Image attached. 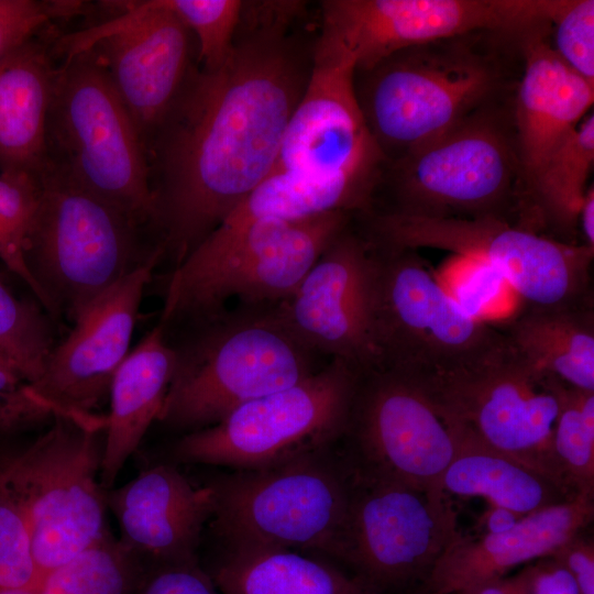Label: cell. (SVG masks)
Masks as SVG:
<instances>
[{"label":"cell","instance_id":"cell-44","mask_svg":"<svg viewBox=\"0 0 594 594\" xmlns=\"http://www.w3.org/2000/svg\"><path fill=\"white\" fill-rule=\"evenodd\" d=\"M578 228L582 239L583 244L594 249V189L591 185L584 196L583 202L581 205L579 215H578Z\"/></svg>","mask_w":594,"mask_h":594},{"label":"cell","instance_id":"cell-15","mask_svg":"<svg viewBox=\"0 0 594 594\" xmlns=\"http://www.w3.org/2000/svg\"><path fill=\"white\" fill-rule=\"evenodd\" d=\"M562 0H326L318 35L366 69L415 45L476 32L549 28Z\"/></svg>","mask_w":594,"mask_h":594},{"label":"cell","instance_id":"cell-17","mask_svg":"<svg viewBox=\"0 0 594 594\" xmlns=\"http://www.w3.org/2000/svg\"><path fill=\"white\" fill-rule=\"evenodd\" d=\"M340 449L355 473L443 493L455 442L413 380L372 369L360 373Z\"/></svg>","mask_w":594,"mask_h":594},{"label":"cell","instance_id":"cell-4","mask_svg":"<svg viewBox=\"0 0 594 594\" xmlns=\"http://www.w3.org/2000/svg\"><path fill=\"white\" fill-rule=\"evenodd\" d=\"M513 95L481 107L404 156L384 162L366 211L509 221L507 213L519 211L521 191Z\"/></svg>","mask_w":594,"mask_h":594},{"label":"cell","instance_id":"cell-37","mask_svg":"<svg viewBox=\"0 0 594 594\" xmlns=\"http://www.w3.org/2000/svg\"><path fill=\"white\" fill-rule=\"evenodd\" d=\"M549 43L571 70L594 84V1L562 0L551 21Z\"/></svg>","mask_w":594,"mask_h":594},{"label":"cell","instance_id":"cell-47","mask_svg":"<svg viewBox=\"0 0 594 594\" xmlns=\"http://www.w3.org/2000/svg\"><path fill=\"white\" fill-rule=\"evenodd\" d=\"M26 384L16 367L0 353V394L16 391Z\"/></svg>","mask_w":594,"mask_h":594},{"label":"cell","instance_id":"cell-43","mask_svg":"<svg viewBox=\"0 0 594 594\" xmlns=\"http://www.w3.org/2000/svg\"><path fill=\"white\" fill-rule=\"evenodd\" d=\"M549 558L558 562L573 579L581 594H594V541L584 530L574 535Z\"/></svg>","mask_w":594,"mask_h":594},{"label":"cell","instance_id":"cell-28","mask_svg":"<svg viewBox=\"0 0 594 594\" xmlns=\"http://www.w3.org/2000/svg\"><path fill=\"white\" fill-rule=\"evenodd\" d=\"M376 184L349 176L273 170L211 233L228 235L260 220L298 221L331 212L366 211Z\"/></svg>","mask_w":594,"mask_h":594},{"label":"cell","instance_id":"cell-24","mask_svg":"<svg viewBox=\"0 0 594 594\" xmlns=\"http://www.w3.org/2000/svg\"><path fill=\"white\" fill-rule=\"evenodd\" d=\"M175 350L158 323L129 352L113 375L100 468L105 491L162 411L175 369Z\"/></svg>","mask_w":594,"mask_h":594},{"label":"cell","instance_id":"cell-42","mask_svg":"<svg viewBox=\"0 0 594 594\" xmlns=\"http://www.w3.org/2000/svg\"><path fill=\"white\" fill-rule=\"evenodd\" d=\"M54 411L26 384L0 394V433L13 432L52 420Z\"/></svg>","mask_w":594,"mask_h":594},{"label":"cell","instance_id":"cell-32","mask_svg":"<svg viewBox=\"0 0 594 594\" xmlns=\"http://www.w3.org/2000/svg\"><path fill=\"white\" fill-rule=\"evenodd\" d=\"M558 399L553 453L571 496L594 497V392L550 376Z\"/></svg>","mask_w":594,"mask_h":594},{"label":"cell","instance_id":"cell-5","mask_svg":"<svg viewBox=\"0 0 594 594\" xmlns=\"http://www.w3.org/2000/svg\"><path fill=\"white\" fill-rule=\"evenodd\" d=\"M40 197L24 245L35 297L73 323L110 287L145 264V228L110 202L44 165Z\"/></svg>","mask_w":594,"mask_h":594},{"label":"cell","instance_id":"cell-12","mask_svg":"<svg viewBox=\"0 0 594 594\" xmlns=\"http://www.w3.org/2000/svg\"><path fill=\"white\" fill-rule=\"evenodd\" d=\"M356 218L373 243L439 249L481 258L497 268L522 308H559L590 301L594 249L568 243L495 217L428 218L365 211Z\"/></svg>","mask_w":594,"mask_h":594},{"label":"cell","instance_id":"cell-6","mask_svg":"<svg viewBox=\"0 0 594 594\" xmlns=\"http://www.w3.org/2000/svg\"><path fill=\"white\" fill-rule=\"evenodd\" d=\"M367 243V320L375 369L424 383L506 351L502 332L463 314L418 250Z\"/></svg>","mask_w":594,"mask_h":594},{"label":"cell","instance_id":"cell-1","mask_svg":"<svg viewBox=\"0 0 594 594\" xmlns=\"http://www.w3.org/2000/svg\"><path fill=\"white\" fill-rule=\"evenodd\" d=\"M306 8L243 1L226 63L194 69L146 143L148 229L173 268L274 169L312 66Z\"/></svg>","mask_w":594,"mask_h":594},{"label":"cell","instance_id":"cell-8","mask_svg":"<svg viewBox=\"0 0 594 594\" xmlns=\"http://www.w3.org/2000/svg\"><path fill=\"white\" fill-rule=\"evenodd\" d=\"M353 219L331 212L298 221L260 220L228 235L211 233L167 274L160 323L205 317L231 301L250 307L282 302Z\"/></svg>","mask_w":594,"mask_h":594},{"label":"cell","instance_id":"cell-19","mask_svg":"<svg viewBox=\"0 0 594 594\" xmlns=\"http://www.w3.org/2000/svg\"><path fill=\"white\" fill-rule=\"evenodd\" d=\"M163 254L123 277L92 301L56 344L31 391L55 415L87 417L109 396L114 373L130 343L146 285Z\"/></svg>","mask_w":594,"mask_h":594},{"label":"cell","instance_id":"cell-10","mask_svg":"<svg viewBox=\"0 0 594 594\" xmlns=\"http://www.w3.org/2000/svg\"><path fill=\"white\" fill-rule=\"evenodd\" d=\"M353 483L340 443L208 483L209 524L227 547H276L337 559Z\"/></svg>","mask_w":594,"mask_h":594},{"label":"cell","instance_id":"cell-48","mask_svg":"<svg viewBox=\"0 0 594 594\" xmlns=\"http://www.w3.org/2000/svg\"><path fill=\"white\" fill-rule=\"evenodd\" d=\"M0 594H36L35 588H0Z\"/></svg>","mask_w":594,"mask_h":594},{"label":"cell","instance_id":"cell-40","mask_svg":"<svg viewBox=\"0 0 594 594\" xmlns=\"http://www.w3.org/2000/svg\"><path fill=\"white\" fill-rule=\"evenodd\" d=\"M135 594H221L198 561L150 566Z\"/></svg>","mask_w":594,"mask_h":594},{"label":"cell","instance_id":"cell-33","mask_svg":"<svg viewBox=\"0 0 594 594\" xmlns=\"http://www.w3.org/2000/svg\"><path fill=\"white\" fill-rule=\"evenodd\" d=\"M433 274L459 309L475 321L495 327L522 309L505 276L481 258L454 255Z\"/></svg>","mask_w":594,"mask_h":594},{"label":"cell","instance_id":"cell-22","mask_svg":"<svg viewBox=\"0 0 594 594\" xmlns=\"http://www.w3.org/2000/svg\"><path fill=\"white\" fill-rule=\"evenodd\" d=\"M550 28L526 35L513 95V123L521 172V217L536 179L556 147L590 113L594 84L571 70L552 51Z\"/></svg>","mask_w":594,"mask_h":594},{"label":"cell","instance_id":"cell-34","mask_svg":"<svg viewBox=\"0 0 594 594\" xmlns=\"http://www.w3.org/2000/svg\"><path fill=\"white\" fill-rule=\"evenodd\" d=\"M55 345L47 317L0 282V353L28 384L41 377Z\"/></svg>","mask_w":594,"mask_h":594},{"label":"cell","instance_id":"cell-35","mask_svg":"<svg viewBox=\"0 0 594 594\" xmlns=\"http://www.w3.org/2000/svg\"><path fill=\"white\" fill-rule=\"evenodd\" d=\"M40 197L38 175L0 173V261L36 295L24 245Z\"/></svg>","mask_w":594,"mask_h":594},{"label":"cell","instance_id":"cell-45","mask_svg":"<svg viewBox=\"0 0 594 594\" xmlns=\"http://www.w3.org/2000/svg\"><path fill=\"white\" fill-rule=\"evenodd\" d=\"M522 516L508 509L491 505V508L484 514V525L486 532H497L505 530L516 524Z\"/></svg>","mask_w":594,"mask_h":594},{"label":"cell","instance_id":"cell-21","mask_svg":"<svg viewBox=\"0 0 594 594\" xmlns=\"http://www.w3.org/2000/svg\"><path fill=\"white\" fill-rule=\"evenodd\" d=\"M106 505L118 521L121 543L154 566L198 561L213 496L208 484L196 486L175 465L164 463L106 491Z\"/></svg>","mask_w":594,"mask_h":594},{"label":"cell","instance_id":"cell-11","mask_svg":"<svg viewBox=\"0 0 594 594\" xmlns=\"http://www.w3.org/2000/svg\"><path fill=\"white\" fill-rule=\"evenodd\" d=\"M360 371L329 360L289 387L253 399L217 424L184 433L177 462L258 470L337 446L344 436Z\"/></svg>","mask_w":594,"mask_h":594},{"label":"cell","instance_id":"cell-14","mask_svg":"<svg viewBox=\"0 0 594 594\" xmlns=\"http://www.w3.org/2000/svg\"><path fill=\"white\" fill-rule=\"evenodd\" d=\"M352 473L337 560L377 594L424 583L459 535L446 494Z\"/></svg>","mask_w":594,"mask_h":594},{"label":"cell","instance_id":"cell-38","mask_svg":"<svg viewBox=\"0 0 594 594\" xmlns=\"http://www.w3.org/2000/svg\"><path fill=\"white\" fill-rule=\"evenodd\" d=\"M40 580L26 525L0 491V588H36Z\"/></svg>","mask_w":594,"mask_h":594},{"label":"cell","instance_id":"cell-25","mask_svg":"<svg viewBox=\"0 0 594 594\" xmlns=\"http://www.w3.org/2000/svg\"><path fill=\"white\" fill-rule=\"evenodd\" d=\"M40 33L0 62V173L40 175L45 165L56 65L53 47Z\"/></svg>","mask_w":594,"mask_h":594},{"label":"cell","instance_id":"cell-18","mask_svg":"<svg viewBox=\"0 0 594 594\" xmlns=\"http://www.w3.org/2000/svg\"><path fill=\"white\" fill-rule=\"evenodd\" d=\"M354 70L349 55L316 34L309 79L273 170L358 177L377 185L385 161L358 103Z\"/></svg>","mask_w":594,"mask_h":594},{"label":"cell","instance_id":"cell-13","mask_svg":"<svg viewBox=\"0 0 594 594\" xmlns=\"http://www.w3.org/2000/svg\"><path fill=\"white\" fill-rule=\"evenodd\" d=\"M416 384L450 431L534 469L572 498L553 453L558 399L550 376L535 372L508 345L483 364Z\"/></svg>","mask_w":594,"mask_h":594},{"label":"cell","instance_id":"cell-41","mask_svg":"<svg viewBox=\"0 0 594 594\" xmlns=\"http://www.w3.org/2000/svg\"><path fill=\"white\" fill-rule=\"evenodd\" d=\"M512 580L518 594H581L571 575L549 557L526 564Z\"/></svg>","mask_w":594,"mask_h":594},{"label":"cell","instance_id":"cell-9","mask_svg":"<svg viewBox=\"0 0 594 594\" xmlns=\"http://www.w3.org/2000/svg\"><path fill=\"white\" fill-rule=\"evenodd\" d=\"M45 165L148 228L144 147L108 72L91 48L56 65L45 127Z\"/></svg>","mask_w":594,"mask_h":594},{"label":"cell","instance_id":"cell-16","mask_svg":"<svg viewBox=\"0 0 594 594\" xmlns=\"http://www.w3.org/2000/svg\"><path fill=\"white\" fill-rule=\"evenodd\" d=\"M116 3L122 11L114 19L61 37L53 50L96 53L145 147L199 65L197 43L162 0Z\"/></svg>","mask_w":594,"mask_h":594},{"label":"cell","instance_id":"cell-31","mask_svg":"<svg viewBox=\"0 0 594 594\" xmlns=\"http://www.w3.org/2000/svg\"><path fill=\"white\" fill-rule=\"evenodd\" d=\"M148 565L109 531L45 573L36 594H135Z\"/></svg>","mask_w":594,"mask_h":594},{"label":"cell","instance_id":"cell-2","mask_svg":"<svg viewBox=\"0 0 594 594\" xmlns=\"http://www.w3.org/2000/svg\"><path fill=\"white\" fill-rule=\"evenodd\" d=\"M525 35L476 32L397 51L354 70V91L385 162L514 94Z\"/></svg>","mask_w":594,"mask_h":594},{"label":"cell","instance_id":"cell-30","mask_svg":"<svg viewBox=\"0 0 594 594\" xmlns=\"http://www.w3.org/2000/svg\"><path fill=\"white\" fill-rule=\"evenodd\" d=\"M594 163V114L591 111L556 147L541 168L521 219L527 228L550 227L568 241L578 229V215Z\"/></svg>","mask_w":594,"mask_h":594},{"label":"cell","instance_id":"cell-23","mask_svg":"<svg viewBox=\"0 0 594 594\" xmlns=\"http://www.w3.org/2000/svg\"><path fill=\"white\" fill-rule=\"evenodd\" d=\"M594 517V497L573 498L522 516L512 527L480 537L458 535L421 583L431 594L459 592L495 579L514 568L549 557Z\"/></svg>","mask_w":594,"mask_h":594},{"label":"cell","instance_id":"cell-20","mask_svg":"<svg viewBox=\"0 0 594 594\" xmlns=\"http://www.w3.org/2000/svg\"><path fill=\"white\" fill-rule=\"evenodd\" d=\"M369 243L352 222L322 252L276 309L289 330L320 358L375 369L367 320Z\"/></svg>","mask_w":594,"mask_h":594},{"label":"cell","instance_id":"cell-26","mask_svg":"<svg viewBox=\"0 0 594 594\" xmlns=\"http://www.w3.org/2000/svg\"><path fill=\"white\" fill-rule=\"evenodd\" d=\"M495 328L535 372L594 392V312L590 301L559 308H522Z\"/></svg>","mask_w":594,"mask_h":594},{"label":"cell","instance_id":"cell-27","mask_svg":"<svg viewBox=\"0 0 594 594\" xmlns=\"http://www.w3.org/2000/svg\"><path fill=\"white\" fill-rule=\"evenodd\" d=\"M211 576L221 594H377L321 557L276 547H227Z\"/></svg>","mask_w":594,"mask_h":594},{"label":"cell","instance_id":"cell-39","mask_svg":"<svg viewBox=\"0 0 594 594\" xmlns=\"http://www.w3.org/2000/svg\"><path fill=\"white\" fill-rule=\"evenodd\" d=\"M55 11L35 0H0V62L46 26Z\"/></svg>","mask_w":594,"mask_h":594},{"label":"cell","instance_id":"cell-29","mask_svg":"<svg viewBox=\"0 0 594 594\" xmlns=\"http://www.w3.org/2000/svg\"><path fill=\"white\" fill-rule=\"evenodd\" d=\"M450 432L455 452L441 479L444 494L480 496L520 516L571 498L534 469L469 436Z\"/></svg>","mask_w":594,"mask_h":594},{"label":"cell","instance_id":"cell-7","mask_svg":"<svg viewBox=\"0 0 594 594\" xmlns=\"http://www.w3.org/2000/svg\"><path fill=\"white\" fill-rule=\"evenodd\" d=\"M52 420L31 443L0 448V491L26 525L41 578L108 532L100 483L106 416Z\"/></svg>","mask_w":594,"mask_h":594},{"label":"cell","instance_id":"cell-3","mask_svg":"<svg viewBox=\"0 0 594 594\" xmlns=\"http://www.w3.org/2000/svg\"><path fill=\"white\" fill-rule=\"evenodd\" d=\"M174 345L175 369L158 421L185 433L212 426L235 408L319 371L276 305L233 306L188 320Z\"/></svg>","mask_w":594,"mask_h":594},{"label":"cell","instance_id":"cell-36","mask_svg":"<svg viewBox=\"0 0 594 594\" xmlns=\"http://www.w3.org/2000/svg\"><path fill=\"white\" fill-rule=\"evenodd\" d=\"M191 31L202 69H219L229 57L239 25L240 0H162Z\"/></svg>","mask_w":594,"mask_h":594},{"label":"cell","instance_id":"cell-46","mask_svg":"<svg viewBox=\"0 0 594 594\" xmlns=\"http://www.w3.org/2000/svg\"><path fill=\"white\" fill-rule=\"evenodd\" d=\"M458 594H518L512 578H501L470 586Z\"/></svg>","mask_w":594,"mask_h":594},{"label":"cell","instance_id":"cell-49","mask_svg":"<svg viewBox=\"0 0 594 594\" xmlns=\"http://www.w3.org/2000/svg\"><path fill=\"white\" fill-rule=\"evenodd\" d=\"M405 594H431L422 584L414 587V590L408 591Z\"/></svg>","mask_w":594,"mask_h":594}]
</instances>
